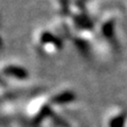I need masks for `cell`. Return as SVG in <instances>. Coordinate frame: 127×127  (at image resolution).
I'll return each instance as SVG.
<instances>
[{
  "label": "cell",
  "instance_id": "obj_1",
  "mask_svg": "<svg viewBox=\"0 0 127 127\" xmlns=\"http://www.w3.org/2000/svg\"><path fill=\"white\" fill-rule=\"evenodd\" d=\"M4 73L10 74L13 77H16V78H26L27 75H28V72L25 69L20 68V67H13V66L6 67L4 69Z\"/></svg>",
  "mask_w": 127,
  "mask_h": 127
},
{
  "label": "cell",
  "instance_id": "obj_2",
  "mask_svg": "<svg viewBox=\"0 0 127 127\" xmlns=\"http://www.w3.org/2000/svg\"><path fill=\"white\" fill-rule=\"evenodd\" d=\"M73 98V95L71 94L70 92H66V93H63L61 95H57V96L54 97V102L55 103H67L69 102L70 100Z\"/></svg>",
  "mask_w": 127,
  "mask_h": 127
}]
</instances>
